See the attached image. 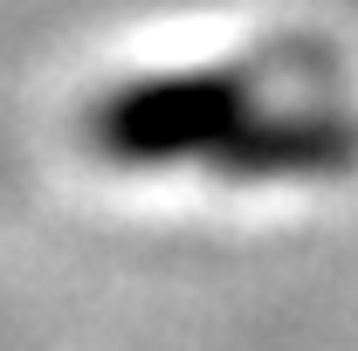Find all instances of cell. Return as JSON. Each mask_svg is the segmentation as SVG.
I'll use <instances>...</instances> for the list:
<instances>
[{"instance_id": "6da1fadb", "label": "cell", "mask_w": 358, "mask_h": 351, "mask_svg": "<svg viewBox=\"0 0 358 351\" xmlns=\"http://www.w3.org/2000/svg\"><path fill=\"white\" fill-rule=\"evenodd\" d=\"M90 145L103 159H200L241 179L345 173L358 159V117L324 55H248L234 69L138 76L90 110Z\"/></svg>"}]
</instances>
